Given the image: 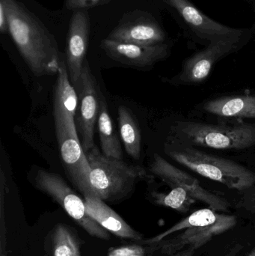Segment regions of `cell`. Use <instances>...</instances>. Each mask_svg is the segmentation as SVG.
Here are the masks:
<instances>
[{
    "label": "cell",
    "mask_w": 255,
    "mask_h": 256,
    "mask_svg": "<svg viewBox=\"0 0 255 256\" xmlns=\"http://www.w3.org/2000/svg\"><path fill=\"white\" fill-rule=\"evenodd\" d=\"M163 1L176 9L187 24L201 37L213 40L226 36H242L244 34V30L231 28L208 18L188 0Z\"/></svg>",
    "instance_id": "5bb4252c"
},
{
    "label": "cell",
    "mask_w": 255,
    "mask_h": 256,
    "mask_svg": "<svg viewBox=\"0 0 255 256\" xmlns=\"http://www.w3.org/2000/svg\"><path fill=\"white\" fill-rule=\"evenodd\" d=\"M90 20L86 10L73 12L70 18L66 46V66L70 82L76 85L85 60L88 38Z\"/></svg>",
    "instance_id": "7c38bea8"
},
{
    "label": "cell",
    "mask_w": 255,
    "mask_h": 256,
    "mask_svg": "<svg viewBox=\"0 0 255 256\" xmlns=\"http://www.w3.org/2000/svg\"><path fill=\"white\" fill-rule=\"evenodd\" d=\"M106 55L114 61L135 68H148L164 60L169 54L166 44L140 45L103 39L100 44Z\"/></svg>",
    "instance_id": "8fae6325"
},
{
    "label": "cell",
    "mask_w": 255,
    "mask_h": 256,
    "mask_svg": "<svg viewBox=\"0 0 255 256\" xmlns=\"http://www.w3.org/2000/svg\"><path fill=\"white\" fill-rule=\"evenodd\" d=\"M34 184L37 189L56 202L88 234L101 240H110L109 232L88 214L85 201L76 195L61 176L40 168L34 176Z\"/></svg>",
    "instance_id": "5b68a950"
},
{
    "label": "cell",
    "mask_w": 255,
    "mask_h": 256,
    "mask_svg": "<svg viewBox=\"0 0 255 256\" xmlns=\"http://www.w3.org/2000/svg\"><path fill=\"white\" fill-rule=\"evenodd\" d=\"M77 93L76 124L85 153L94 144V130L98 120L100 97L95 78L85 60L79 81L74 86Z\"/></svg>",
    "instance_id": "52a82bcc"
},
{
    "label": "cell",
    "mask_w": 255,
    "mask_h": 256,
    "mask_svg": "<svg viewBox=\"0 0 255 256\" xmlns=\"http://www.w3.org/2000/svg\"><path fill=\"white\" fill-rule=\"evenodd\" d=\"M229 216L230 215L217 213L216 210L211 208L201 209V210H196L187 218H184L164 232L160 233V234L152 238L141 240V243L145 245L157 243L164 240L166 237L174 233L183 231L193 226H206L214 225L225 220L229 218Z\"/></svg>",
    "instance_id": "ac0fdd59"
},
{
    "label": "cell",
    "mask_w": 255,
    "mask_h": 256,
    "mask_svg": "<svg viewBox=\"0 0 255 256\" xmlns=\"http://www.w3.org/2000/svg\"><path fill=\"white\" fill-rule=\"evenodd\" d=\"M238 224V219L234 215L229 218L214 224L206 226H193L183 230L171 239H164L155 243L158 250L163 254L172 256L187 248L199 249L212 240L216 236L224 234L233 228Z\"/></svg>",
    "instance_id": "4fadbf2b"
},
{
    "label": "cell",
    "mask_w": 255,
    "mask_h": 256,
    "mask_svg": "<svg viewBox=\"0 0 255 256\" xmlns=\"http://www.w3.org/2000/svg\"><path fill=\"white\" fill-rule=\"evenodd\" d=\"M120 134L126 152L131 158L139 160L141 156L140 130L133 112L125 106H120L118 110Z\"/></svg>",
    "instance_id": "d6986e66"
},
{
    "label": "cell",
    "mask_w": 255,
    "mask_h": 256,
    "mask_svg": "<svg viewBox=\"0 0 255 256\" xmlns=\"http://www.w3.org/2000/svg\"><path fill=\"white\" fill-rule=\"evenodd\" d=\"M204 110L217 116L255 118V96L218 98L207 102Z\"/></svg>",
    "instance_id": "2e32d148"
},
{
    "label": "cell",
    "mask_w": 255,
    "mask_h": 256,
    "mask_svg": "<svg viewBox=\"0 0 255 256\" xmlns=\"http://www.w3.org/2000/svg\"><path fill=\"white\" fill-rule=\"evenodd\" d=\"M150 172L171 188L180 186L196 200L202 202L216 212H228L229 203L226 198L210 192L201 185L199 180L168 162L160 155L154 154Z\"/></svg>",
    "instance_id": "ba28073f"
},
{
    "label": "cell",
    "mask_w": 255,
    "mask_h": 256,
    "mask_svg": "<svg viewBox=\"0 0 255 256\" xmlns=\"http://www.w3.org/2000/svg\"><path fill=\"white\" fill-rule=\"evenodd\" d=\"M77 93L69 78L65 62L57 74L54 88L53 116L60 154L69 178L84 196L89 194L90 168L78 136Z\"/></svg>",
    "instance_id": "6da1fadb"
},
{
    "label": "cell",
    "mask_w": 255,
    "mask_h": 256,
    "mask_svg": "<svg viewBox=\"0 0 255 256\" xmlns=\"http://www.w3.org/2000/svg\"><path fill=\"white\" fill-rule=\"evenodd\" d=\"M248 256H255V248L252 250V252H250V255Z\"/></svg>",
    "instance_id": "4316f807"
},
{
    "label": "cell",
    "mask_w": 255,
    "mask_h": 256,
    "mask_svg": "<svg viewBox=\"0 0 255 256\" xmlns=\"http://www.w3.org/2000/svg\"><path fill=\"white\" fill-rule=\"evenodd\" d=\"M84 197L87 213L106 231L121 238L130 239L136 242L143 240V236L133 230L103 200L91 196Z\"/></svg>",
    "instance_id": "9a60e30c"
},
{
    "label": "cell",
    "mask_w": 255,
    "mask_h": 256,
    "mask_svg": "<svg viewBox=\"0 0 255 256\" xmlns=\"http://www.w3.org/2000/svg\"><path fill=\"white\" fill-rule=\"evenodd\" d=\"M169 154L192 171L230 189L244 190L255 184V173L231 160L208 154L193 148L170 150Z\"/></svg>",
    "instance_id": "277c9868"
},
{
    "label": "cell",
    "mask_w": 255,
    "mask_h": 256,
    "mask_svg": "<svg viewBox=\"0 0 255 256\" xmlns=\"http://www.w3.org/2000/svg\"><path fill=\"white\" fill-rule=\"evenodd\" d=\"M211 40L205 49L192 56L184 62L182 70L173 82L181 84L203 82L219 60L236 50L241 42V36H226Z\"/></svg>",
    "instance_id": "9c48e42d"
},
{
    "label": "cell",
    "mask_w": 255,
    "mask_h": 256,
    "mask_svg": "<svg viewBox=\"0 0 255 256\" xmlns=\"http://www.w3.org/2000/svg\"><path fill=\"white\" fill-rule=\"evenodd\" d=\"M107 38L136 44L155 45L164 42L166 34L149 13L135 10L124 14Z\"/></svg>",
    "instance_id": "30bf717a"
},
{
    "label": "cell",
    "mask_w": 255,
    "mask_h": 256,
    "mask_svg": "<svg viewBox=\"0 0 255 256\" xmlns=\"http://www.w3.org/2000/svg\"><path fill=\"white\" fill-rule=\"evenodd\" d=\"M151 197L156 204L170 208L181 213H187L196 202L187 190L180 186L172 188L167 194L153 192Z\"/></svg>",
    "instance_id": "44dd1931"
},
{
    "label": "cell",
    "mask_w": 255,
    "mask_h": 256,
    "mask_svg": "<svg viewBox=\"0 0 255 256\" xmlns=\"http://www.w3.org/2000/svg\"><path fill=\"white\" fill-rule=\"evenodd\" d=\"M97 128L103 154L109 158L123 160L121 142L115 134L109 109L103 96L100 97Z\"/></svg>",
    "instance_id": "e0dca14e"
},
{
    "label": "cell",
    "mask_w": 255,
    "mask_h": 256,
    "mask_svg": "<svg viewBox=\"0 0 255 256\" xmlns=\"http://www.w3.org/2000/svg\"><path fill=\"white\" fill-rule=\"evenodd\" d=\"M7 10L8 31L21 56L36 76L58 74L63 61L55 37L16 0H0Z\"/></svg>",
    "instance_id": "7a4b0ae2"
},
{
    "label": "cell",
    "mask_w": 255,
    "mask_h": 256,
    "mask_svg": "<svg viewBox=\"0 0 255 256\" xmlns=\"http://www.w3.org/2000/svg\"><path fill=\"white\" fill-rule=\"evenodd\" d=\"M53 256H81L80 244L76 236L63 224H58L52 233Z\"/></svg>",
    "instance_id": "ffe728a7"
},
{
    "label": "cell",
    "mask_w": 255,
    "mask_h": 256,
    "mask_svg": "<svg viewBox=\"0 0 255 256\" xmlns=\"http://www.w3.org/2000/svg\"><path fill=\"white\" fill-rule=\"evenodd\" d=\"M112 1L113 0H65L64 6L67 10L75 12L104 6Z\"/></svg>",
    "instance_id": "603a6c76"
},
{
    "label": "cell",
    "mask_w": 255,
    "mask_h": 256,
    "mask_svg": "<svg viewBox=\"0 0 255 256\" xmlns=\"http://www.w3.org/2000/svg\"><path fill=\"white\" fill-rule=\"evenodd\" d=\"M243 246L240 244H238L235 245L232 250H230L229 252L227 254H226L224 256H238L239 252L242 250Z\"/></svg>",
    "instance_id": "484cf974"
},
{
    "label": "cell",
    "mask_w": 255,
    "mask_h": 256,
    "mask_svg": "<svg viewBox=\"0 0 255 256\" xmlns=\"http://www.w3.org/2000/svg\"><path fill=\"white\" fill-rule=\"evenodd\" d=\"M0 31L2 34L9 32L7 10L2 2L0 1Z\"/></svg>",
    "instance_id": "cb8c5ba5"
},
{
    "label": "cell",
    "mask_w": 255,
    "mask_h": 256,
    "mask_svg": "<svg viewBox=\"0 0 255 256\" xmlns=\"http://www.w3.org/2000/svg\"><path fill=\"white\" fill-rule=\"evenodd\" d=\"M157 250L158 248L156 244L147 245L146 248L142 244L126 245L110 248L108 256H148L150 252Z\"/></svg>",
    "instance_id": "7402d4cb"
},
{
    "label": "cell",
    "mask_w": 255,
    "mask_h": 256,
    "mask_svg": "<svg viewBox=\"0 0 255 256\" xmlns=\"http://www.w3.org/2000/svg\"><path fill=\"white\" fill-rule=\"evenodd\" d=\"M180 132L193 144L215 149H245L255 146V126H215L187 122Z\"/></svg>",
    "instance_id": "8992f818"
},
{
    "label": "cell",
    "mask_w": 255,
    "mask_h": 256,
    "mask_svg": "<svg viewBox=\"0 0 255 256\" xmlns=\"http://www.w3.org/2000/svg\"><path fill=\"white\" fill-rule=\"evenodd\" d=\"M85 154L91 168L88 194L91 196L103 201H118L130 195L141 180L149 178L140 166L106 156L95 146Z\"/></svg>",
    "instance_id": "3957f363"
},
{
    "label": "cell",
    "mask_w": 255,
    "mask_h": 256,
    "mask_svg": "<svg viewBox=\"0 0 255 256\" xmlns=\"http://www.w3.org/2000/svg\"><path fill=\"white\" fill-rule=\"evenodd\" d=\"M197 250L193 248H187L170 256H193Z\"/></svg>",
    "instance_id": "d4e9b609"
}]
</instances>
